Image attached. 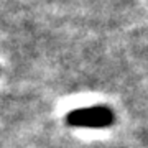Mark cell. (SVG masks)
I'll return each instance as SVG.
<instances>
[{
	"label": "cell",
	"mask_w": 148,
	"mask_h": 148,
	"mask_svg": "<svg viewBox=\"0 0 148 148\" xmlns=\"http://www.w3.org/2000/svg\"><path fill=\"white\" fill-rule=\"evenodd\" d=\"M114 112L106 106H94L76 109L66 115V122L73 127L82 128H106L114 123Z\"/></svg>",
	"instance_id": "6da1fadb"
}]
</instances>
